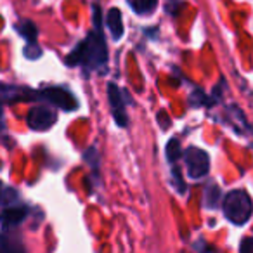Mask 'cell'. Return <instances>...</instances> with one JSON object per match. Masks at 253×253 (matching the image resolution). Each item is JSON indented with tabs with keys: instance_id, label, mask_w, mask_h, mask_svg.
Here are the masks:
<instances>
[{
	"instance_id": "cell-4",
	"label": "cell",
	"mask_w": 253,
	"mask_h": 253,
	"mask_svg": "<svg viewBox=\"0 0 253 253\" xmlns=\"http://www.w3.org/2000/svg\"><path fill=\"white\" fill-rule=\"evenodd\" d=\"M40 95H42L45 101L52 102V104H56L57 108L64 109V111H73V109H77L78 102L77 99H75V95L71 94L70 90H66V88L63 87H49V88H43L42 92H40Z\"/></svg>"
},
{
	"instance_id": "cell-13",
	"label": "cell",
	"mask_w": 253,
	"mask_h": 253,
	"mask_svg": "<svg viewBox=\"0 0 253 253\" xmlns=\"http://www.w3.org/2000/svg\"><path fill=\"white\" fill-rule=\"evenodd\" d=\"M4 200H2V203H4V207H9V205H16V200H18V193H16L12 187H5L4 189Z\"/></svg>"
},
{
	"instance_id": "cell-9",
	"label": "cell",
	"mask_w": 253,
	"mask_h": 253,
	"mask_svg": "<svg viewBox=\"0 0 253 253\" xmlns=\"http://www.w3.org/2000/svg\"><path fill=\"white\" fill-rule=\"evenodd\" d=\"M16 30H18L19 35L25 37V39L28 40L30 43L35 42L37 35H39V32H37V26L33 25L32 21H23V23H19V25L16 26Z\"/></svg>"
},
{
	"instance_id": "cell-12",
	"label": "cell",
	"mask_w": 253,
	"mask_h": 253,
	"mask_svg": "<svg viewBox=\"0 0 253 253\" xmlns=\"http://www.w3.org/2000/svg\"><path fill=\"white\" fill-rule=\"evenodd\" d=\"M180 153H182L180 142L177 139H170V142L167 144V158H169V162L173 163L177 158H180Z\"/></svg>"
},
{
	"instance_id": "cell-3",
	"label": "cell",
	"mask_w": 253,
	"mask_h": 253,
	"mask_svg": "<svg viewBox=\"0 0 253 253\" xmlns=\"http://www.w3.org/2000/svg\"><path fill=\"white\" fill-rule=\"evenodd\" d=\"M184 162L191 179H201L208 173L210 169V158L203 149L198 148H187L184 153Z\"/></svg>"
},
{
	"instance_id": "cell-2",
	"label": "cell",
	"mask_w": 253,
	"mask_h": 253,
	"mask_svg": "<svg viewBox=\"0 0 253 253\" xmlns=\"http://www.w3.org/2000/svg\"><path fill=\"white\" fill-rule=\"evenodd\" d=\"M222 208H224L225 218L234 225H245L253 213L252 198L241 189L231 191L225 194L224 201H222Z\"/></svg>"
},
{
	"instance_id": "cell-17",
	"label": "cell",
	"mask_w": 253,
	"mask_h": 253,
	"mask_svg": "<svg viewBox=\"0 0 253 253\" xmlns=\"http://www.w3.org/2000/svg\"><path fill=\"white\" fill-rule=\"evenodd\" d=\"M158 120H160V122H162V126H163V128H167V126L170 125V120H167V122H165V113H163V111H160Z\"/></svg>"
},
{
	"instance_id": "cell-15",
	"label": "cell",
	"mask_w": 253,
	"mask_h": 253,
	"mask_svg": "<svg viewBox=\"0 0 253 253\" xmlns=\"http://www.w3.org/2000/svg\"><path fill=\"white\" fill-rule=\"evenodd\" d=\"M25 54L30 57V59H37V57H39L40 54H42V50H40L39 47H37V43L33 42V43H30V45L25 49Z\"/></svg>"
},
{
	"instance_id": "cell-6",
	"label": "cell",
	"mask_w": 253,
	"mask_h": 253,
	"mask_svg": "<svg viewBox=\"0 0 253 253\" xmlns=\"http://www.w3.org/2000/svg\"><path fill=\"white\" fill-rule=\"evenodd\" d=\"M57 116L54 115L50 109L47 108H33L32 111L28 113V125L32 126L33 130H49L50 126L56 123Z\"/></svg>"
},
{
	"instance_id": "cell-1",
	"label": "cell",
	"mask_w": 253,
	"mask_h": 253,
	"mask_svg": "<svg viewBox=\"0 0 253 253\" xmlns=\"http://www.w3.org/2000/svg\"><path fill=\"white\" fill-rule=\"evenodd\" d=\"M94 30L88 33V37L77 45V49L66 57V63L70 66H85L88 70H101L106 66L108 61V47L102 35L101 26V7L94 4Z\"/></svg>"
},
{
	"instance_id": "cell-5",
	"label": "cell",
	"mask_w": 253,
	"mask_h": 253,
	"mask_svg": "<svg viewBox=\"0 0 253 253\" xmlns=\"http://www.w3.org/2000/svg\"><path fill=\"white\" fill-rule=\"evenodd\" d=\"M108 97H109V106H111L113 116H115V122L120 126H126L128 125V118H126L125 102L122 101V92L118 90L116 84H108Z\"/></svg>"
},
{
	"instance_id": "cell-11",
	"label": "cell",
	"mask_w": 253,
	"mask_h": 253,
	"mask_svg": "<svg viewBox=\"0 0 253 253\" xmlns=\"http://www.w3.org/2000/svg\"><path fill=\"white\" fill-rule=\"evenodd\" d=\"M205 203L208 205L210 208H215V207H218V198H220V189H218L215 184H210L208 186V189L205 191Z\"/></svg>"
},
{
	"instance_id": "cell-7",
	"label": "cell",
	"mask_w": 253,
	"mask_h": 253,
	"mask_svg": "<svg viewBox=\"0 0 253 253\" xmlns=\"http://www.w3.org/2000/svg\"><path fill=\"white\" fill-rule=\"evenodd\" d=\"M28 215V208L26 207H18V205H9L4 207V213H2V224L4 227H11V225H18Z\"/></svg>"
},
{
	"instance_id": "cell-8",
	"label": "cell",
	"mask_w": 253,
	"mask_h": 253,
	"mask_svg": "<svg viewBox=\"0 0 253 253\" xmlns=\"http://www.w3.org/2000/svg\"><path fill=\"white\" fill-rule=\"evenodd\" d=\"M106 26L111 32V37L115 40H120L123 37V21H122V12L118 9H109L106 14Z\"/></svg>"
},
{
	"instance_id": "cell-16",
	"label": "cell",
	"mask_w": 253,
	"mask_h": 253,
	"mask_svg": "<svg viewBox=\"0 0 253 253\" xmlns=\"http://www.w3.org/2000/svg\"><path fill=\"white\" fill-rule=\"evenodd\" d=\"M239 250H241L243 253H253V238L243 239L241 245H239Z\"/></svg>"
},
{
	"instance_id": "cell-14",
	"label": "cell",
	"mask_w": 253,
	"mask_h": 253,
	"mask_svg": "<svg viewBox=\"0 0 253 253\" xmlns=\"http://www.w3.org/2000/svg\"><path fill=\"white\" fill-rule=\"evenodd\" d=\"M172 180H173V186H175L177 193H184V191H186L184 180H182V177L179 175V170H177V169L172 170Z\"/></svg>"
},
{
	"instance_id": "cell-10",
	"label": "cell",
	"mask_w": 253,
	"mask_h": 253,
	"mask_svg": "<svg viewBox=\"0 0 253 253\" xmlns=\"http://www.w3.org/2000/svg\"><path fill=\"white\" fill-rule=\"evenodd\" d=\"M158 0H132V7L137 14H149L156 9Z\"/></svg>"
}]
</instances>
